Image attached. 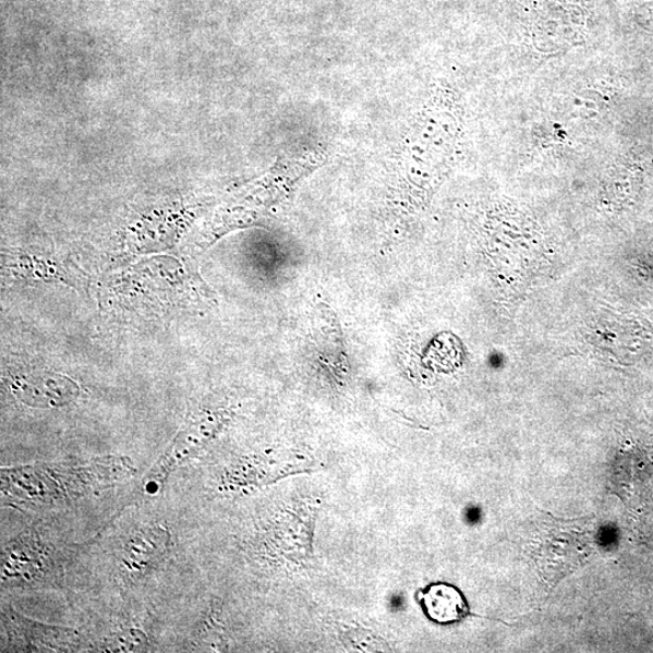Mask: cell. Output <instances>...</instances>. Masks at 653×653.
Wrapping results in <instances>:
<instances>
[{
	"label": "cell",
	"instance_id": "6da1fadb",
	"mask_svg": "<svg viewBox=\"0 0 653 653\" xmlns=\"http://www.w3.org/2000/svg\"><path fill=\"white\" fill-rule=\"evenodd\" d=\"M595 544L590 519L562 520L546 516L531 547L541 577L550 586L587 563Z\"/></svg>",
	"mask_w": 653,
	"mask_h": 653
},
{
	"label": "cell",
	"instance_id": "7a4b0ae2",
	"mask_svg": "<svg viewBox=\"0 0 653 653\" xmlns=\"http://www.w3.org/2000/svg\"><path fill=\"white\" fill-rule=\"evenodd\" d=\"M171 544V535L162 525L143 528L135 532L123 549L120 563L129 577L140 578L159 564Z\"/></svg>",
	"mask_w": 653,
	"mask_h": 653
},
{
	"label": "cell",
	"instance_id": "3957f363",
	"mask_svg": "<svg viewBox=\"0 0 653 653\" xmlns=\"http://www.w3.org/2000/svg\"><path fill=\"white\" fill-rule=\"evenodd\" d=\"M12 628L18 629L20 638L23 643L22 648H30L29 651H44V650H59L63 651L65 648H70L73 641H75V633L70 631H63V629L45 627L29 622L26 619H21L16 613L12 615L11 619Z\"/></svg>",
	"mask_w": 653,
	"mask_h": 653
},
{
	"label": "cell",
	"instance_id": "277c9868",
	"mask_svg": "<svg viewBox=\"0 0 653 653\" xmlns=\"http://www.w3.org/2000/svg\"><path fill=\"white\" fill-rule=\"evenodd\" d=\"M145 646H147V637L133 628L119 632L108 645L111 651H140Z\"/></svg>",
	"mask_w": 653,
	"mask_h": 653
}]
</instances>
